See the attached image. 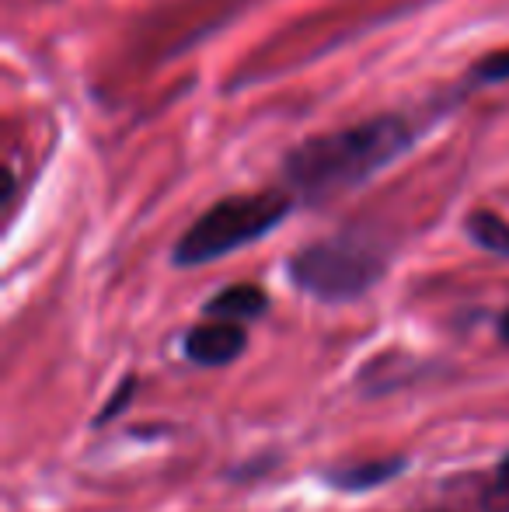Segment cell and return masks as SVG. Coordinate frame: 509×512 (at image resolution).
Returning <instances> with one entry per match:
<instances>
[{"mask_svg": "<svg viewBox=\"0 0 509 512\" xmlns=\"http://www.w3.org/2000/svg\"><path fill=\"white\" fill-rule=\"evenodd\" d=\"M419 122L405 115H377V119L356 122L349 129H335L325 136H311L283 157V178L304 203H325L394 164L415 140Z\"/></svg>", "mask_w": 509, "mask_h": 512, "instance_id": "obj_1", "label": "cell"}, {"mask_svg": "<svg viewBox=\"0 0 509 512\" xmlns=\"http://www.w3.org/2000/svg\"><path fill=\"white\" fill-rule=\"evenodd\" d=\"M290 213V192L279 189L220 199L178 237L175 251H171V265L175 269H199V265H210L217 258L234 255V251L272 234Z\"/></svg>", "mask_w": 509, "mask_h": 512, "instance_id": "obj_2", "label": "cell"}, {"mask_svg": "<svg viewBox=\"0 0 509 512\" xmlns=\"http://www.w3.org/2000/svg\"><path fill=\"white\" fill-rule=\"evenodd\" d=\"M248 349V328L241 321H224V317H210L206 324L185 331L182 338V356L206 370H217L234 359H241V352Z\"/></svg>", "mask_w": 509, "mask_h": 512, "instance_id": "obj_4", "label": "cell"}, {"mask_svg": "<svg viewBox=\"0 0 509 512\" xmlns=\"http://www.w3.org/2000/svg\"><path fill=\"white\" fill-rule=\"evenodd\" d=\"M499 338H503V342L509 345V310L503 317H499Z\"/></svg>", "mask_w": 509, "mask_h": 512, "instance_id": "obj_11", "label": "cell"}, {"mask_svg": "<svg viewBox=\"0 0 509 512\" xmlns=\"http://www.w3.org/2000/svg\"><path fill=\"white\" fill-rule=\"evenodd\" d=\"M405 467H408L405 457H381V460H360V464L335 467V471H325L321 478H325V485L335 488V492L360 495V492H374L377 485L405 474Z\"/></svg>", "mask_w": 509, "mask_h": 512, "instance_id": "obj_5", "label": "cell"}, {"mask_svg": "<svg viewBox=\"0 0 509 512\" xmlns=\"http://www.w3.org/2000/svg\"><path fill=\"white\" fill-rule=\"evenodd\" d=\"M464 230H468V237L482 251L509 258V223L499 213H492V209H475V213L464 220Z\"/></svg>", "mask_w": 509, "mask_h": 512, "instance_id": "obj_7", "label": "cell"}, {"mask_svg": "<svg viewBox=\"0 0 509 512\" xmlns=\"http://www.w3.org/2000/svg\"><path fill=\"white\" fill-rule=\"evenodd\" d=\"M387 272V255L367 234H335L307 244L286 262V276L300 293L321 304H349L370 293Z\"/></svg>", "mask_w": 509, "mask_h": 512, "instance_id": "obj_3", "label": "cell"}, {"mask_svg": "<svg viewBox=\"0 0 509 512\" xmlns=\"http://www.w3.org/2000/svg\"><path fill=\"white\" fill-rule=\"evenodd\" d=\"M203 314L224 317V321L252 324L258 317L269 314V293L255 283H234V286H227V290L213 293V297L203 304Z\"/></svg>", "mask_w": 509, "mask_h": 512, "instance_id": "obj_6", "label": "cell"}, {"mask_svg": "<svg viewBox=\"0 0 509 512\" xmlns=\"http://www.w3.org/2000/svg\"><path fill=\"white\" fill-rule=\"evenodd\" d=\"M509 81V46L499 53H489L475 70H471V84L485 88V84H506Z\"/></svg>", "mask_w": 509, "mask_h": 512, "instance_id": "obj_9", "label": "cell"}, {"mask_svg": "<svg viewBox=\"0 0 509 512\" xmlns=\"http://www.w3.org/2000/svg\"><path fill=\"white\" fill-rule=\"evenodd\" d=\"M136 387H140V380H136L133 373H126V377H123V384L116 387V394H112V398L102 405V411H98V415L91 418V425H95V429H102V425L116 422V418L123 415V411L129 408V401H133Z\"/></svg>", "mask_w": 509, "mask_h": 512, "instance_id": "obj_8", "label": "cell"}, {"mask_svg": "<svg viewBox=\"0 0 509 512\" xmlns=\"http://www.w3.org/2000/svg\"><path fill=\"white\" fill-rule=\"evenodd\" d=\"M482 506L485 512H509V453L496 464V474H492L489 488H485Z\"/></svg>", "mask_w": 509, "mask_h": 512, "instance_id": "obj_10", "label": "cell"}]
</instances>
